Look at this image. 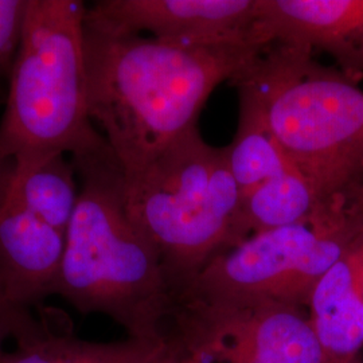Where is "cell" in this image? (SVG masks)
Listing matches in <instances>:
<instances>
[{"instance_id": "7", "label": "cell", "mask_w": 363, "mask_h": 363, "mask_svg": "<svg viewBox=\"0 0 363 363\" xmlns=\"http://www.w3.org/2000/svg\"><path fill=\"white\" fill-rule=\"evenodd\" d=\"M166 340L189 363H328L307 308L272 300L183 295Z\"/></svg>"}, {"instance_id": "12", "label": "cell", "mask_w": 363, "mask_h": 363, "mask_svg": "<svg viewBox=\"0 0 363 363\" xmlns=\"http://www.w3.org/2000/svg\"><path fill=\"white\" fill-rule=\"evenodd\" d=\"M307 312L327 362L358 361L363 349V237L313 288Z\"/></svg>"}, {"instance_id": "6", "label": "cell", "mask_w": 363, "mask_h": 363, "mask_svg": "<svg viewBox=\"0 0 363 363\" xmlns=\"http://www.w3.org/2000/svg\"><path fill=\"white\" fill-rule=\"evenodd\" d=\"M362 237L361 187L327 199L306 220L250 235L220 253L179 296L257 298L307 308L320 279Z\"/></svg>"}, {"instance_id": "2", "label": "cell", "mask_w": 363, "mask_h": 363, "mask_svg": "<svg viewBox=\"0 0 363 363\" xmlns=\"http://www.w3.org/2000/svg\"><path fill=\"white\" fill-rule=\"evenodd\" d=\"M70 160L79 196L55 296L84 315L108 316L128 337L164 342L177 296L157 250L130 218L116 156L105 143Z\"/></svg>"}, {"instance_id": "13", "label": "cell", "mask_w": 363, "mask_h": 363, "mask_svg": "<svg viewBox=\"0 0 363 363\" xmlns=\"http://www.w3.org/2000/svg\"><path fill=\"white\" fill-rule=\"evenodd\" d=\"M7 193L39 220L67 233L79 196L77 172L66 155H55L31 169L16 171L10 162L0 163Z\"/></svg>"}, {"instance_id": "19", "label": "cell", "mask_w": 363, "mask_h": 363, "mask_svg": "<svg viewBox=\"0 0 363 363\" xmlns=\"http://www.w3.org/2000/svg\"><path fill=\"white\" fill-rule=\"evenodd\" d=\"M352 363H361V362H359V361H355V362H352Z\"/></svg>"}, {"instance_id": "17", "label": "cell", "mask_w": 363, "mask_h": 363, "mask_svg": "<svg viewBox=\"0 0 363 363\" xmlns=\"http://www.w3.org/2000/svg\"><path fill=\"white\" fill-rule=\"evenodd\" d=\"M144 363H189L169 342H164L155 354H152Z\"/></svg>"}, {"instance_id": "1", "label": "cell", "mask_w": 363, "mask_h": 363, "mask_svg": "<svg viewBox=\"0 0 363 363\" xmlns=\"http://www.w3.org/2000/svg\"><path fill=\"white\" fill-rule=\"evenodd\" d=\"M265 46H187L85 22L89 116L124 177L196 128L213 91L233 81Z\"/></svg>"}, {"instance_id": "20", "label": "cell", "mask_w": 363, "mask_h": 363, "mask_svg": "<svg viewBox=\"0 0 363 363\" xmlns=\"http://www.w3.org/2000/svg\"><path fill=\"white\" fill-rule=\"evenodd\" d=\"M361 363H362V362H361Z\"/></svg>"}, {"instance_id": "5", "label": "cell", "mask_w": 363, "mask_h": 363, "mask_svg": "<svg viewBox=\"0 0 363 363\" xmlns=\"http://www.w3.org/2000/svg\"><path fill=\"white\" fill-rule=\"evenodd\" d=\"M124 191L177 298L211 259L240 244L241 193L228 148L206 143L198 128L125 178Z\"/></svg>"}, {"instance_id": "9", "label": "cell", "mask_w": 363, "mask_h": 363, "mask_svg": "<svg viewBox=\"0 0 363 363\" xmlns=\"http://www.w3.org/2000/svg\"><path fill=\"white\" fill-rule=\"evenodd\" d=\"M66 234L7 193L0 177V325L55 296Z\"/></svg>"}, {"instance_id": "18", "label": "cell", "mask_w": 363, "mask_h": 363, "mask_svg": "<svg viewBox=\"0 0 363 363\" xmlns=\"http://www.w3.org/2000/svg\"><path fill=\"white\" fill-rule=\"evenodd\" d=\"M6 339H7V337H6V334H4V331H3V328L0 325V363H3L4 358H6V354H7V351L4 349Z\"/></svg>"}, {"instance_id": "8", "label": "cell", "mask_w": 363, "mask_h": 363, "mask_svg": "<svg viewBox=\"0 0 363 363\" xmlns=\"http://www.w3.org/2000/svg\"><path fill=\"white\" fill-rule=\"evenodd\" d=\"M257 13L259 0H100L86 9L85 22L187 46L268 45Z\"/></svg>"}, {"instance_id": "16", "label": "cell", "mask_w": 363, "mask_h": 363, "mask_svg": "<svg viewBox=\"0 0 363 363\" xmlns=\"http://www.w3.org/2000/svg\"><path fill=\"white\" fill-rule=\"evenodd\" d=\"M28 0H0V78L11 73L26 23Z\"/></svg>"}, {"instance_id": "3", "label": "cell", "mask_w": 363, "mask_h": 363, "mask_svg": "<svg viewBox=\"0 0 363 363\" xmlns=\"http://www.w3.org/2000/svg\"><path fill=\"white\" fill-rule=\"evenodd\" d=\"M325 198L363 187V91L303 46L272 42L232 81Z\"/></svg>"}, {"instance_id": "4", "label": "cell", "mask_w": 363, "mask_h": 363, "mask_svg": "<svg viewBox=\"0 0 363 363\" xmlns=\"http://www.w3.org/2000/svg\"><path fill=\"white\" fill-rule=\"evenodd\" d=\"M81 0H28L0 121V163L16 171L106 143L89 116Z\"/></svg>"}, {"instance_id": "11", "label": "cell", "mask_w": 363, "mask_h": 363, "mask_svg": "<svg viewBox=\"0 0 363 363\" xmlns=\"http://www.w3.org/2000/svg\"><path fill=\"white\" fill-rule=\"evenodd\" d=\"M3 330L15 342L3 363H144L166 342L85 340L64 312L43 307L13 318Z\"/></svg>"}, {"instance_id": "14", "label": "cell", "mask_w": 363, "mask_h": 363, "mask_svg": "<svg viewBox=\"0 0 363 363\" xmlns=\"http://www.w3.org/2000/svg\"><path fill=\"white\" fill-rule=\"evenodd\" d=\"M327 199L298 169L262 183L241 198L240 244L250 235L310 218Z\"/></svg>"}, {"instance_id": "15", "label": "cell", "mask_w": 363, "mask_h": 363, "mask_svg": "<svg viewBox=\"0 0 363 363\" xmlns=\"http://www.w3.org/2000/svg\"><path fill=\"white\" fill-rule=\"evenodd\" d=\"M238 101L237 132L226 148L230 171L242 198L262 183L296 169L274 140L257 105L241 93Z\"/></svg>"}, {"instance_id": "10", "label": "cell", "mask_w": 363, "mask_h": 363, "mask_svg": "<svg viewBox=\"0 0 363 363\" xmlns=\"http://www.w3.org/2000/svg\"><path fill=\"white\" fill-rule=\"evenodd\" d=\"M264 43H288L331 55L357 84L363 77V0H259Z\"/></svg>"}]
</instances>
